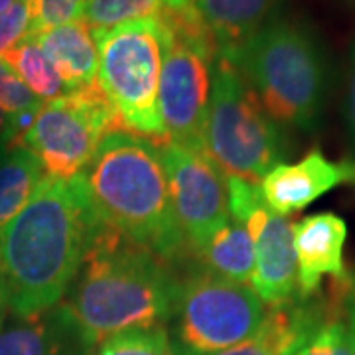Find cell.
<instances>
[{"mask_svg":"<svg viewBox=\"0 0 355 355\" xmlns=\"http://www.w3.org/2000/svg\"><path fill=\"white\" fill-rule=\"evenodd\" d=\"M296 355H355V334L347 322L330 318Z\"/></svg>","mask_w":355,"mask_h":355,"instance_id":"23","label":"cell"},{"mask_svg":"<svg viewBox=\"0 0 355 355\" xmlns=\"http://www.w3.org/2000/svg\"><path fill=\"white\" fill-rule=\"evenodd\" d=\"M121 127L116 109L95 81L44 103L24 132V146L38 156L48 176L71 180L87 168L103 139Z\"/></svg>","mask_w":355,"mask_h":355,"instance_id":"9","label":"cell"},{"mask_svg":"<svg viewBox=\"0 0 355 355\" xmlns=\"http://www.w3.org/2000/svg\"><path fill=\"white\" fill-rule=\"evenodd\" d=\"M156 144L164 160L178 223L188 249L198 257L231 219L225 174L207 154L170 140Z\"/></svg>","mask_w":355,"mask_h":355,"instance_id":"10","label":"cell"},{"mask_svg":"<svg viewBox=\"0 0 355 355\" xmlns=\"http://www.w3.org/2000/svg\"><path fill=\"white\" fill-rule=\"evenodd\" d=\"M83 8L85 0H30L32 24L28 34L81 20Z\"/></svg>","mask_w":355,"mask_h":355,"instance_id":"25","label":"cell"},{"mask_svg":"<svg viewBox=\"0 0 355 355\" xmlns=\"http://www.w3.org/2000/svg\"><path fill=\"white\" fill-rule=\"evenodd\" d=\"M345 121L347 130L355 148V42L349 50V65H347V91H345Z\"/></svg>","mask_w":355,"mask_h":355,"instance_id":"28","label":"cell"},{"mask_svg":"<svg viewBox=\"0 0 355 355\" xmlns=\"http://www.w3.org/2000/svg\"><path fill=\"white\" fill-rule=\"evenodd\" d=\"M164 12L162 0H85L83 20L91 30H111L125 22L162 18Z\"/></svg>","mask_w":355,"mask_h":355,"instance_id":"21","label":"cell"},{"mask_svg":"<svg viewBox=\"0 0 355 355\" xmlns=\"http://www.w3.org/2000/svg\"><path fill=\"white\" fill-rule=\"evenodd\" d=\"M93 355H174L164 326L121 331L97 345Z\"/></svg>","mask_w":355,"mask_h":355,"instance_id":"22","label":"cell"},{"mask_svg":"<svg viewBox=\"0 0 355 355\" xmlns=\"http://www.w3.org/2000/svg\"><path fill=\"white\" fill-rule=\"evenodd\" d=\"M347 184L355 186V160L334 162L314 148L296 164L275 166L263 178L261 190L266 205L284 217L302 211L324 193Z\"/></svg>","mask_w":355,"mask_h":355,"instance_id":"11","label":"cell"},{"mask_svg":"<svg viewBox=\"0 0 355 355\" xmlns=\"http://www.w3.org/2000/svg\"><path fill=\"white\" fill-rule=\"evenodd\" d=\"M326 312L324 302L310 298L270 306L253 336L216 355H296L328 320Z\"/></svg>","mask_w":355,"mask_h":355,"instance_id":"14","label":"cell"},{"mask_svg":"<svg viewBox=\"0 0 355 355\" xmlns=\"http://www.w3.org/2000/svg\"><path fill=\"white\" fill-rule=\"evenodd\" d=\"M162 2L168 10H174V12H184L196 6V0H162Z\"/></svg>","mask_w":355,"mask_h":355,"instance_id":"30","label":"cell"},{"mask_svg":"<svg viewBox=\"0 0 355 355\" xmlns=\"http://www.w3.org/2000/svg\"><path fill=\"white\" fill-rule=\"evenodd\" d=\"M254 266L251 288L263 304L279 306L294 300L298 292V261L286 217L268 209L261 229L254 233Z\"/></svg>","mask_w":355,"mask_h":355,"instance_id":"13","label":"cell"},{"mask_svg":"<svg viewBox=\"0 0 355 355\" xmlns=\"http://www.w3.org/2000/svg\"><path fill=\"white\" fill-rule=\"evenodd\" d=\"M36 119V114H16L6 113L4 109H0V142L2 144H10L12 140H16L22 132L28 130V127L32 125V121Z\"/></svg>","mask_w":355,"mask_h":355,"instance_id":"27","label":"cell"},{"mask_svg":"<svg viewBox=\"0 0 355 355\" xmlns=\"http://www.w3.org/2000/svg\"><path fill=\"white\" fill-rule=\"evenodd\" d=\"M8 153H10V148H8V144H2L0 142V164L6 160V156H8Z\"/></svg>","mask_w":355,"mask_h":355,"instance_id":"31","label":"cell"},{"mask_svg":"<svg viewBox=\"0 0 355 355\" xmlns=\"http://www.w3.org/2000/svg\"><path fill=\"white\" fill-rule=\"evenodd\" d=\"M343 2H347V4H354L355 6V0H343Z\"/></svg>","mask_w":355,"mask_h":355,"instance_id":"34","label":"cell"},{"mask_svg":"<svg viewBox=\"0 0 355 355\" xmlns=\"http://www.w3.org/2000/svg\"><path fill=\"white\" fill-rule=\"evenodd\" d=\"M227 58L272 121L314 132L328 95V64L316 32L296 16L275 14Z\"/></svg>","mask_w":355,"mask_h":355,"instance_id":"4","label":"cell"},{"mask_svg":"<svg viewBox=\"0 0 355 355\" xmlns=\"http://www.w3.org/2000/svg\"><path fill=\"white\" fill-rule=\"evenodd\" d=\"M178 279L153 251L99 223L62 310L91 352L121 331L164 326Z\"/></svg>","mask_w":355,"mask_h":355,"instance_id":"2","label":"cell"},{"mask_svg":"<svg viewBox=\"0 0 355 355\" xmlns=\"http://www.w3.org/2000/svg\"><path fill=\"white\" fill-rule=\"evenodd\" d=\"M46 170L38 156L26 146L12 148L0 164V231L32 200Z\"/></svg>","mask_w":355,"mask_h":355,"instance_id":"19","label":"cell"},{"mask_svg":"<svg viewBox=\"0 0 355 355\" xmlns=\"http://www.w3.org/2000/svg\"><path fill=\"white\" fill-rule=\"evenodd\" d=\"M279 0H196V10L217 48L231 55L277 14Z\"/></svg>","mask_w":355,"mask_h":355,"instance_id":"17","label":"cell"},{"mask_svg":"<svg viewBox=\"0 0 355 355\" xmlns=\"http://www.w3.org/2000/svg\"><path fill=\"white\" fill-rule=\"evenodd\" d=\"M44 101L38 99L24 81L14 73L8 64L0 60V109L6 113L22 116V114H38Z\"/></svg>","mask_w":355,"mask_h":355,"instance_id":"24","label":"cell"},{"mask_svg":"<svg viewBox=\"0 0 355 355\" xmlns=\"http://www.w3.org/2000/svg\"><path fill=\"white\" fill-rule=\"evenodd\" d=\"M229 193V216L235 221L247 223L257 209L266 205L261 184L237 176H225Z\"/></svg>","mask_w":355,"mask_h":355,"instance_id":"26","label":"cell"},{"mask_svg":"<svg viewBox=\"0 0 355 355\" xmlns=\"http://www.w3.org/2000/svg\"><path fill=\"white\" fill-rule=\"evenodd\" d=\"M162 18L170 30L158 89L166 140L207 154L205 121L217 48L196 6L184 12L166 8Z\"/></svg>","mask_w":355,"mask_h":355,"instance_id":"8","label":"cell"},{"mask_svg":"<svg viewBox=\"0 0 355 355\" xmlns=\"http://www.w3.org/2000/svg\"><path fill=\"white\" fill-rule=\"evenodd\" d=\"M265 314L245 282L196 268L178 280L168 340L174 355H216L253 336Z\"/></svg>","mask_w":355,"mask_h":355,"instance_id":"7","label":"cell"},{"mask_svg":"<svg viewBox=\"0 0 355 355\" xmlns=\"http://www.w3.org/2000/svg\"><path fill=\"white\" fill-rule=\"evenodd\" d=\"M0 60L10 65L14 73L24 81L26 87L44 103L73 93L32 38H22L10 50L2 51Z\"/></svg>","mask_w":355,"mask_h":355,"instance_id":"20","label":"cell"},{"mask_svg":"<svg viewBox=\"0 0 355 355\" xmlns=\"http://www.w3.org/2000/svg\"><path fill=\"white\" fill-rule=\"evenodd\" d=\"M99 51L97 83L123 121L144 139L166 140L158 89L170 30L164 18L91 30Z\"/></svg>","mask_w":355,"mask_h":355,"instance_id":"6","label":"cell"},{"mask_svg":"<svg viewBox=\"0 0 355 355\" xmlns=\"http://www.w3.org/2000/svg\"><path fill=\"white\" fill-rule=\"evenodd\" d=\"M198 259L203 268L223 279L245 282L251 280L254 266V241L241 221L229 219L209 239Z\"/></svg>","mask_w":355,"mask_h":355,"instance_id":"18","label":"cell"},{"mask_svg":"<svg viewBox=\"0 0 355 355\" xmlns=\"http://www.w3.org/2000/svg\"><path fill=\"white\" fill-rule=\"evenodd\" d=\"M101 223L83 176L46 174L32 200L0 231V306L34 318L62 302Z\"/></svg>","mask_w":355,"mask_h":355,"instance_id":"1","label":"cell"},{"mask_svg":"<svg viewBox=\"0 0 355 355\" xmlns=\"http://www.w3.org/2000/svg\"><path fill=\"white\" fill-rule=\"evenodd\" d=\"M58 304L0 330V355H93Z\"/></svg>","mask_w":355,"mask_h":355,"instance_id":"16","label":"cell"},{"mask_svg":"<svg viewBox=\"0 0 355 355\" xmlns=\"http://www.w3.org/2000/svg\"><path fill=\"white\" fill-rule=\"evenodd\" d=\"M26 38H32L38 44L40 50L44 51V55L50 60L71 91L87 87L97 81L99 51L93 40V32L83 18L40 30L28 34Z\"/></svg>","mask_w":355,"mask_h":355,"instance_id":"15","label":"cell"},{"mask_svg":"<svg viewBox=\"0 0 355 355\" xmlns=\"http://www.w3.org/2000/svg\"><path fill=\"white\" fill-rule=\"evenodd\" d=\"M14 2H16V0H0V14L6 12V10H8V8L12 6Z\"/></svg>","mask_w":355,"mask_h":355,"instance_id":"32","label":"cell"},{"mask_svg":"<svg viewBox=\"0 0 355 355\" xmlns=\"http://www.w3.org/2000/svg\"><path fill=\"white\" fill-rule=\"evenodd\" d=\"M2 324H4V308L0 306V330H2Z\"/></svg>","mask_w":355,"mask_h":355,"instance_id":"33","label":"cell"},{"mask_svg":"<svg viewBox=\"0 0 355 355\" xmlns=\"http://www.w3.org/2000/svg\"><path fill=\"white\" fill-rule=\"evenodd\" d=\"M345 304H347V324L355 334V279L352 280V286L347 292V298H345Z\"/></svg>","mask_w":355,"mask_h":355,"instance_id":"29","label":"cell"},{"mask_svg":"<svg viewBox=\"0 0 355 355\" xmlns=\"http://www.w3.org/2000/svg\"><path fill=\"white\" fill-rule=\"evenodd\" d=\"M97 216L168 265L188 249L158 144L130 130L109 132L81 172Z\"/></svg>","mask_w":355,"mask_h":355,"instance_id":"3","label":"cell"},{"mask_svg":"<svg viewBox=\"0 0 355 355\" xmlns=\"http://www.w3.org/2000/svg\"><path fill=\"white\" fill-rule=\"evenodd\" d=\"M205 150L225 176L257 184L288 154L280 125L268 116L241 71L223 55L214 62Z\"/></svg>","mask_w":355,"mask_h":355,"instance_id":"5","label":"cell"},{"mask_svg":"<svg viewBox=\"0 0 355 355\" xmlns=\"http://www.w3.org/2000/svg\"><path fill=\"white\" fill-rule=\"evenodd\" d=\"M294 251L298 261V296H314L324 277L345 282L347 270L343 265V247L347 225L342 217L324 211L314 214L292 225Z\"/></svg>","mask_w":355,"mask_h":355,"instance_id":"12","label":"cell"}]
</instances>
